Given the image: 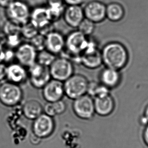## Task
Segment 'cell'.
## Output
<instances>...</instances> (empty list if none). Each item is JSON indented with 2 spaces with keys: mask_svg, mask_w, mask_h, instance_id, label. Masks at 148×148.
Listing matches in <instances>:
<instances>
[{
  "mask_svg": "<svg viewBox=\"0 0 148 148\" xmlns=\"http://www.w3.org/2000/svg\"><path fill=\"white\" fill-rule=\"evenodd\" d=\"M103 64L105 67L120 71L127 64L128 51L123 44L117 41L109 42L101 50Z\"/></svg>",
  "mask_w": 148,
  "mask_h": 148,
  "instance_id": "cell-1",
  "label": "cell"
},
{
  "mask_svg": "<svg viewBox=\"0 0 148 148\" xmlns=\"http://www.w3.org/2000/svg\"><path fill=\"white\" fill-rule=\"evenodd\" d=\"M23 93L17 84L7 82L0 86V101L7 106H14L22 100Z\"/></svg>",
  "mask_w": 148,
  "mask_h": 148,
  "instance_id": "cell-6",
  "label": "cell"
},
{
  "mask_svg": "<svg viewBox=\"0 0 148 148\" xmlns=\"http://www.w3.org/2000/svg\"><path fill=\"white\" fill-rule=\"evenodd\" d=\"M80 60L81 64L90 69L98 68L103 64L101 53L99 49L82 53Z\"/></svg>",
  "mask_w": 148,
  "mask_h": 148,
  "instance_id": "cell-19",
  "label": "cell"
},
{
  "mask_svg": "<svg viewBox=\"0 0 148 148\" xmlns=\"http://www.w3.org/2000/svg\"><path fill=\"white\" fill-rule=\"evenodd\" d=\"M63 17L66 24L70 28H77L84 19V15L82 6H67L65 8Z\"/></svg>",
  "mask_w": 148,
  "mask_h": 148,
  "instance_id": "cell-15",
  "label": "cell"
},
{
  "mask_svg": "<svg viewBox=\"0 0 148 148\" xmlns=\"http://www.w3.org/2000/svg\"><path fill=\"white\" fill-rule=\"evenodd\" d=\"M38 51L30 43L20 44L15 52V58L24 67L32 66L36 62Z\"/></svg>",
  "mask_w": 148,
  "mask_h": 148,
  "instance_id": "cell-11",
  "label": "cell"
},
{
  "mask_svg": "<svg viewBox=\"0 0 148 148\" xmlns=\"http://www.w3.org/2000/svg\"><path fill=\"white\" fill-rule=\"evenodd\" d=\"M125 10L121 4L118 2H111L106 5V19L113 22L120 21L124 17Z\"/></svg>",
  "mask_w": 148,
  "mask_h": 148,
  "instance_id": "cell-20",
  "label": "cell"
},
{
  "mask_svg": "<svg viewBox=\"0 0 148 148\" xmlns=\"http://www.w3.org/2000/svg\"><path fill=\"white\" fill-rule=\"evenodd\" d=\"M143 136H144L145 142L148 146V125L145 130Z\"/></svg>",
  "mask_w": 148,
  "mask_h": 148,
  "instance_id": "cell-34",
  "label": "cell"
},
{
  "mask_svg": "<svg viewBox=\"0 0 148 148\" xmlns=\"http://www.w3.org/2000/svg\"><path fill=\"white\" fill-rule=\"evenodd\" d=\"M14 1L15 0H0V6L6 8Z\"/></svg>",
  "mask_w": 148,
  "mask_h": 148,
  "instance_id": "cell-32",
  "label": "cell"
},
{
  "mask_svg": "<svg viewBox=\"0 0 148 148\" xmlns=\"http://www.w3.org/2000/svg\"><path fill=\"white\" fill-rule=\"evenodd\" d=\"M73 109L79 118L88 120L92 118L95 113L94 102L92 97L85 94L74 100Z\"/></svg>",
  "mask_w": 148,
  "mask_h": 148,
  "instance_id": "cell-7",
  "label": "cell"
},
{
  "mask_svg": "<svg viewBox=\"0 0 148 148\" xmlns=\"http://www.w3.org/2000/svg\"></svg>",
  "mask_w": 148,
  "mask_h": 148,
  "instance_id": "cell-38",
  "label": "cell"
},
{
  "mask_svg": "<svg viewBox=\"0 0 148 148\" xmlns=\"http://www.w3.org/2000/svg\"><path fill=\"white\" fill-rule=\"evenodd\" d=\"M5 50L2 44L0 43V64L4 62Z\"/></svg>",
  "mask_w": 148,
  "mask_h": 148,
  "instance_id": "cell-33",
  "label": "cell"
},
{
  "mask_svg": "<svg viewBox=\"0 0 148 148\" xmlns=\"http://www.w3.org/2000/svg\"><path fill=\"white\" fill-rule=\"evenodd\" d=\"M67 6H82L86 2V0H63Z\"/></svg>",
  "mask_w": 148,
  "mask_h": 148,
  "instance_id": "cell-29",
  "label": "cell"
},
{
  "mask_svg": "<svg viewBox=\"0 0 148 148\" xmlns=\"http://www.w3.org/2000/svg\"><path fill=\"white\" fill-rule=\"evenodd\" d=\"M56 57L55 54L45 49L38 52L36 62L43 66L49 67Z\"/></svg>",
  "mask_w": 148,
  "mask_h": 148,
  "instance_id": "cell-25",
  "label": "cell"
},
{
  "mask_svg": "<svg viewBox=\"0 0 148 148\" xmlns=\"http://www.w3.org/2000/svg\"><path fill=\"white\" fill-rule=\"evenodd\" d=\"M66 109L65 103L62 100H60L55 102H48V104L45 105L44 110L45 114L53 117L63 113Z\"/></svg>",
  "mask_w": 148,
  "mask_h": 148,
  "instance_id": "cell-23",
  "label": "cell"
},
{
  "mask_svg": "<svg viewBox=\"0 0 148 148\" xmlns=\"http://www.w3.org/2000/svg\"><path fill=\"white\" fill-rule=\"evenodd\" d=\"M94 102L95 113L100 116H108L114 110L115 103L110 94L106 96L95 98Z\"/></svg>",
  "mask_w": 148,
  "mask_h": 148,
  "instance_id": "cell-17",
  "label": "cell"
},
{
  "mask_svg": "<svg viewBox=\"0 0 148 148\" xmlns=\"http://www.w3.org/2000/svg\"><path fill=\"white\" fill-rule=\"evenodd\" d=\"M1 32H0V40H1Z\"/></svg>",
  "mask_w": 148,
  "mask_h": 148,
  "instance_id": "cell-37",
  "label": "cell"
},
{
  "mask_svg": "<svg viewBox=\"0 0 148 148\" xmlns=\"http://www.w3.org/2000/svg\"><path fill=\"white\" fill-rule=\"evenodd\" d=\"M145 116L146 117L147 119L148 120V106H147L145 109Z\"/></svg>",
  "mask_w": 148,
  "mask_h": 148,
  "instance_id": "cell-36",
  "label": "cell"
},
{
  "mask_svg": "<svg viewBox=\"0 0 148 148\" xmlns=\"http://www.w3.org/2000/svg\"><path fill=\"white\" fill-rule=\"evenodd\" d=\"M38 34V28L30 21L21 26V36L26 39L30 40Z\"/></svg>",
  "mask_w": 148,
  "mask_h": 148,
  "instance_id": "cell-27",
  "label": "cell"
},
{
  "mask_svg": "<svg viewBox=\"0 0 148 148\" xmlns=\"http://www.w3.org/2000/svg\"><path fill=\"white\" fill-rule=\"evenodd\" d=\"M88 38L78 30L70 33L65 38V54L67 58L81 55L86 48Z\"/></svg>",
  "mask_w": 148,
  "mask_h": 148,
  "instance_id": "cell-4",
  "label": "cell"
},
{
  "mask_svg": "<svg viewBox=\"0 0 148 148\" xmlns=\"http://www.w3.org/2000/svg\"><path fill=\"white\" fill-rule=\"evenodd\" d=\"M14 58H15V52H13L11 49L5 50V58H4L5 62H10Z\"/></svg>",
  "mask_w": 148,
  "mask_h": 148,
  "instance_id": "cell-30",
  "label": "cell"
},
{
  "mask_svg": "<svg viewBox=\"0 0 148 148\" xmlns=\"http://www.w3.org/2000/svg\"><path fill=\"white\" fill-rule=\"evenodd\" d=\"M32 44L38 52L45 49V36L38 33L30 40Z\"/></svg>",
  "mask_w": 148,
  "mask_h": 148,
  "instance_id": "cell-28",
  "label": "cell"
},
{
  "mask_svg": "<svg viewBox=\"0 0 148 148\" xmlns=\"http://www.w3.org/2000/svg\"><path fill=\"white\" fill-rule=\"evenodd\" d=\"M100 79L101 83L107 88H114L119 83L121 75L119 71L105 67L100 73Z\"/></svg>",
  "mask_w": 148,
  "mask_h": 148,
  "instance_id": "cell-18",
  "label": "cell"
},
{
  "mask_svg": "<svg viewBox=\"0 0 148 148\" xmlns=\"http://www.w3.org/2000/svg\"><path fill=\"white\" fill-rule=\"evenodd\" d=\"M50 16L52 21L58 20L62 16L64 12L65 4L63 0H47Z\"/></svg>",
  "mask_w": 148,
  "mask_h": 148,
  "instance_id": "cell-22",
  "label": "cell"
},
{
  "mask_svg": "<svg viewBox=\"0 0 148 148\" xmlns=\"http://www.w3.org/2000/svg\"><path fill=\"white\" fill-rule=\"evenodd\" d=\"M28 76L24 66L20 64H12L7 66L6 77L10 82L18 84L26 80Z\"/></svg>",
  "mask_w": 148,
  "mask_h": 148,
  "instance_id": "cell-16",
  "label": "cell"
},
{
  "mask_svg": "<svg viewBox=\"0 0 148 148\" xmlns=\"http://www.w3.org/2000/svg\"><path fill=\"white\" fill-rule=\"evenodd\" d=\"M43 108L40 102L36 100H28L23 107V112L26 118L34 120L42 114Z\"/></svg>",
  "mask_w": 148,
  "mask_h": 148,
  "instance_id": "cell-21",
  "label": "cell"
},
{
  "mask_svg": "<svg viewBox=\"0 0 148 148\" xmlns=\"http://www.w3.org/2000/svg\"><path fill=\"white\" fill-rule=\"evenodd\" d=\"M84 17L96 24L104 21L106 19V5L98 0H93L86 3L83 7Z\"/></svg>",
  "mask_w": 148,
  "mask_h": 148,
  "instance_id": "cell-9",
  "label": "cell"
},
{
  "mask_svg": "<svg viewBox=\"0 0 148 148\" xmlns=\"http://www.w3.org/2000/svg\"><path fill=\"white\" fill-rule=\"evenodd\" d=\"M96 28V24L94 22L84 18L77 28V30L84 36L88 37L94 33Z\"/></svg>",
  "mask_w": 148,
  "mask_h": 148,
  "instance_id": "cell-26",
  "label": "cell"
},
{
  "mask_svg": "<svg viewBox=\"0 0 148 148\" xmlns=\"http://www.w3.org/2000/svg\"><path fill=\"white\" fill-rule=\"evenodd\" d=\"M54 128L55 123L53 117L43 113L34 119L32 125L34 134L40 138L50 136L53 132Z\"/></svg>",
  "mask_w": 148,
  "mask_h": 148,
  "instance_id": "cell-10",
  "label": "cell"
},
{
  "mask_svg": "<svg viewBox=\"0 0 148 148\" xmlns=\"http://www.w3.org/2000/svg\"><path fill=\"white\" fill-rule=\"evenodd\" d=\"M7 72V66L3 64H0V80H2L6 77Z\"/></svg>",
  "mask_w": 148,
  "mask_h": 148,
  "instance_id": "cell-31",
  "label": "cell"
},
{
  "mask_svg": "<svg viewBox=\"0 0 148 148\" xmlns=\"http://www.w3.org/2000/svg\"><path fill=\"white\" fill-rule=\"evenodd\" d=\"M29 21L38 31L52 24L53 21L47 6H37L31 10Z\"/></svg>",
  "mask_w": 148,
  "mask_h": 148,
  "instance_id": "cell-13",
  "label": "cell"
},
{
  "mask_svg": "<svg viewBox=\"0 0 148 148\" xmlns=\"http://www.w3.org/2000/svg\"><path fill=\"white\" fill-rule=\"evenodd\" d=\"M6 9V16L11 22L22 26L29 21L31 10L25 2L15 0Z\"/></svg>",
  "mask_w": 148,
  "mask_h": 148,
  "instance_id": "cell-3",
  "label": "cell"
},
{
  "mask_svg": "<svg viewBox=\"0 0 148 148\" xmlns=\"http://www.w3.org/2000/svg\"><path fill=\"white\" fill-rule=\"evenodd\" d=\"M64 93V85L61 81L51 79L42 88V95L49 102L61 100Z\"/></svg>",
  "mask_w": 148,
  "mask_h": 148,
  "instance_id": "cell-12",
  "label": "cell"
},
{
  "mask_svg": "<svg viewBox=\"0 0 148 148\" xmlns=\"http://www.w3.org/2000/svg\"><path fill=\"white\" fill-rule=\"evenodd\" d=\"M140 123L143 125H147L148 124V120L145 116H143L140 119Z\"/></svg>",
  "mask_w": 148,
  "mask_h": 148,
  "instance_id": "cell-35",
  "label": "cell"
},
{
  "mask_svg": "<svg viewBox=\"0 0 148 148\" xmlns=\"http://www.w3.org/2000/svg\"><path fill=\"white\" fill-rule=\"evenodd\" d=\"M28 68L30 82L34 87L42 88L51 80L49 67L43 66L36 62Z\"/></svg>",
  "mask_w": 148,
  "mask_h": 148,
  "instance_id": "cell-8",
  "label": "cell"
},
{
  "mask_svg": "<svg viewBox=\"0 0 148 148\" xmlns=\"http://www.w3.org/2000/svg\"><path fill=\"white\" fill-rule=\"evenodd\" d=\"M45 49L55 55L62 53L65 48V38L58 31L53 30L45 36Z\"/></svg>",
  "mask_w": 148,
  "mask_h": 148,
  "instance_id": "cell-14",
  "label": "cell"
},
{
  "mask_svg": "<svg viewBox=\"0 0 148 148\" xmlns=\"http://www.w3.org/2000/svg\"><path fill=\"white\" fill-rule=\"evenodd\" d=\"M49 68L51 78L61 82L65 81L74 74L73 64L63 56L57 57Z\"/></svg>",
  "mask_w": 148,
  "mask_h": 148,
  "instance_id": "cell-5",
  "label": "cell"
},
{
  "mask_svg": "<svg viewBox=\"0 0 148 148\" xmlns=\"http://www.w3.org/2000/svg\"><path fill=\"white\" fill-rule=\"evenodd\" d=\"M88 81L80 74H73L64 81V93L69 98L75 100L87 93Z\"/></svg>",
  "mask_w": 148,
  "mask_h": 148,
  "instance_id": "cell-2",
  "label": "cell"
},
{
  "mask_svg": "<svg viewBox=\"0 0 148 148\" xmlns=\"http://www.w3.org/2000/svg\"><path fill=\"white\" fill-rule=\"evenodd\" d=\"M87 93L88 95L91 97H102L109 94V88L103 85V84H99L95 82L88 83Z\"/></svg>",
  "mask_w": 148,
  "mask_h": 148,
  "instance_id": "cell-24",
  "label": "cell"
}]
</instances>
